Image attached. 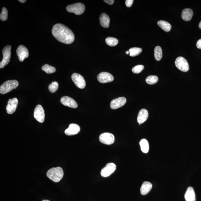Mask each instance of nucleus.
I'll list each match as a JSON object with an SVG mask.
<instances>
[{
  "instance_id": "7c9ffc66",
  "label": "nucleus",
  "mask_w": 201,
  "mask_h": 201,
  "mask_svg": "<svg viewBox=\"0 0 201 201\" xmlns=\"http://www.w3.org/2000/svg\"><path fill=\"white\" fill-rule=\"evenodd\" d=\"M144 68V67L142 65H137L132 68V72L134 74H139L143 70Z\"/></svg>"
},
{
  "instance_id": "9b49d317",
  "label": "nucleus",
  "mask_w": 201,
  "mask_h": 201,
  "mask_svg": "<svg viewBox=\"0 0 201 201\" xmlns=\"http://www.w3.org/2000/svg\"><path fill=\"white\" fill-rule=\"evenodd\" d=\"M17 55L20 62L23 61L25 58L29 56V52L28 49L23 45H20L16 51Z\"/></svg>"
},
{
  "instance_id": "aec40b11",
  "label": "nucleus",
  "mask_w": 201,
  "mask_h": 201,
  "mask_svg": "<svg viewBox=\"0 0 201 201\" xmlns=\"http://www.w3.org/2000/svg\"><path fill=\"white\" fill-rule=\"evenodd\" d=\"M193 16V11L191 9L186 8L182 11L181 17L184 21H188L191 20Z\"/></svg>"
},
{
  "instance_id": "cd10ccee",
  "label": "nucleus",
  "mask_w": 201,
  "mask_h": 201,
  "mask_svg": "<svg viewBox=\"0 0 201 201\" xmlns=\"http://www.w3.org/2000/svg\"><path fill=\"white\" fill-rule=\"evenodd\" d=\"M158 77L155 75L149 76L146 79V82L149 85L155 84L158 82Z\"/></svg>"
},
{
  "instance_id": "c85d7f7f",
  "label": "nucleus",
  "mask_w": 201,
  "mask_h": 201,
  "mask_svg": "<svg viewBox=\"0 0 201 201\" xmlns=\"http://www.w3.org/2000/svg\"><path fill=\"white\" fill-rule=\"evenodd\" d=\"M59 88V84L57 82H53L49 85L48 89L50 92L54 93Z\"/></svg>"
},
{
  "instance_id": "2f4dec72",
  "label": "nucleus",
  "mask_w": 201,
  "mask_h": 201,
  "mask_svg": "<svg viewBox=\"0 0 201 201\" xmlns=\"http://www.w3.org/2000/svg\"><path fill=\"white\" fill-rule=\"evenodd\" d=\"M133 1H134L133 0H126L125 1L126 6L127 7H131L132 6Z\"/></svg>"
},
{
  "instance_id": "393cba45",
  "label": "nucleus",
  "mask_w": 201,
  "mask_h": 201,
  "mask_svg": "<svg viewBox=\"0 0 201 201\" xmlns=\"http://www.w3.org/2000/svg\"><path fill=\"white\" fill-rule=\"evenodd\" d=\"M42 70L47 74H51L56 71L55 67L51 66L48 64H45L42 67Z\"/></svg>"
},
{
  "instance_id": "c9c22d12",
  "label": "nucleus",
  "mask_w": 201,
  "mask_h": 201,
  "mask_svg": "<svg viewBox=\"0 0 201 201\" xmlns=\"http://www.w3.org/2000/svg\"><path fill=\"white\" fill-rule=\"evenodd\" d=\"M199 28H200L201 29V21L200 22V23H199Z\"/></svg>"
},
{
  "instance_id": "6e6552de",
  "label": "nucleus",
  "mask_w": 201,
  "mask_h": 201,
  "mask_svg": "<svg viewBox=\"0 0 201 201\" xmlns=\"http://www.w3.org/2000/svg\"><path fill=\"white\" fill-rule=\"evenodd\" d=\"M34 118L39 122L42 123L45 121V113L43 108L40 105L35 107L34 113Z\"/></svg>"
},
{
  "instance_id": "473e14b6",
  "label": "nucleus",
  "mask_w": 201,
  "mask_h": 201,
  "mask_svg": "<svg viewBox=\"0 0 201 201\" xmlns=\"http://www.w3.org/2000/svg\"><path fill=\"white\" fill-rule=\"evenodd\" d=\"M104 1L107 4L111 5L114 3V0H104Z\"/></svg>"
},
{
  "instance_id": "20e7f679",
  "label": "nucleus",
  "mask_w": 201,
  "mask_h": 201,
  "mask_svg": "<svg viewBox=\"0 0 201 201\" xmlns=\"http://www.w3.org/2000/svg\"><path fill=\"white\" fill-rule=\"evenodd\" d=\"M85 5L81 3L69 5L66 7L67 12L70 13H74L77 15L82 14L85 11Z\"/></svg>"
},
{
  "instance_id": "412c9836",
  "label": "nucleus",
  "mask_w": 201,
  "mask_h": 201,
  "mask_svg": "<svg viewBox=\"0 0 201 201\" xmlns=\"http://www.w3.org/2000/svg\"><path fill=\"white\" fill-rule=\"evenodd\" d=\"M153 185L151 182L145 181L142 184L141 188V192L142 195H145L149 193L151 190Z\"/></svg>"
},
{
  "instance_id": "2eb2a0df",
  "label": "nucleus",
  "mask_w": 201,
  "mask_h": 201,
  "mask_svg": "<svg viewBox=\"0 0 201 201\" xmlns=\"http://www.w3.org/2000/svg\"><path fill=\"white\" fill-rule=\"evenodd\" d=\"M61 102L63 105L67 107L76 109L77 107V104L75 101L72 98L67 96L63 97L61 99Z\"/></svg>"
},
{
  "instance_id": "ddd939ff",
  "label": "nucleus",
  "mask_w": 201,
  "mask_h": 201,
  "mask_svg": "<svg viewBox=\"0 0 201 201\" xmlns=\"http://www.w3.org/2000/svg\"><path fill=\"white\" fill-rule=\"evenodd\" d=\"M18 104V99L16 98L10 99L8 101V105L6 106L7 112L9 114H13L16 110Z\"/></svg>"
},
{
  "instance_id": "dca6fc26",
  "label": "nucleus",
  "mask_w": 201,
  "mask_h": 201,
  "mask_svg": "<svg viewBox=\"0 0 201 201\" xmlns=\"http://www.w3.org/2000/svg\"><path fill=\"white\" fill-rule=\"evenodd\" d=\"M80 131V127L76 124H71L69 125V127L65 130V134L68 136H72L77 134Z\"/></svg>"
},
{
  "instance_id": "f03ea898",
  "label": "nucleus",
  "mask_w": 201,
  "mask_h": 201,
  "mask_svg": "<svg viewBox=\"0 0 201 201\" xmlns=\"http://www.w3.org/2000/svg\"><path fill=\"white\" fill-rule=\"evenodd\" d=\"M47 175L49 178L53 181L59 182L63 178V170L62 168L59 167L51 168L47 171Z\"/></svg>"
},
{
  "instance_id": "1a4fd4ad",
  "label": "nucleus",
  "mask_w": 201,
  "mask_h": 201,
  "mask_svg": "<svg viewBox=\"0 0 201 201\" xmlns=\"http://www.w3.org/2000/svg\"><path fill=\"white\" fill-rule=\"evenodd\" d=\"M99 140L103 144L110 145L114 143L115 138L114 135L112 133H104L99 136Z\"/></svg>"
},
{
  "instance_id": "72a5a7b5",
  "label": "nucleus",
  "mask_w": 201,
  "mask_h": 201,
  "mask_svg": "<svg viewBox=\"0 0 201 201\" xmlns=\"http://www.w3.org/2000/svg\"><path fill=\"white\" fill-rule=\"evenodd\" d=\"M196 46L197 48L201 49V39L197 41L196 44Z\"/></svg>"
},
{
  "instance_id": "4468645a",
  "label": "nucleus",
  "mask_w": 201,
  "mask_h": 201,
  "mask_svg": "<svg viewBox=\"0 0 201 201\" xmlns=\"http://www.w3.org/2000/svg\"><path fill=\"white\" fill-rule=\"evenodd\" d=\"M126 99L124 97H120L114 99L111 101L110 107L112 109H117L122 107L126 104Z\"/></svg>"
},
{
  "instance_id": "f704fd0d",
  "label": "nucleus",
  "mask_w": 201,
  "mask_h": 201,
  "mask_svg": "<svg viewBox=\"0 0 201 201\" xmlns=\"http://www.w3.org/2000/svg\"><path fill=\"white\" fill-rule=\"evenodd\" d=\"M18 1H19L20 2H21L22 3H24L26 1V0H19Z\"/></svg>"
},
{
  "instance_id": "4be33fe9",
  "label": "nucleus",
  "mask_w": 201,
  "mask_h": 201,
  "mask_svg": "<svg viewBox=\"0 0 201 201\" xmlns=\"http://www.w3.org/2000/svg\"><path fill=\"white\" fill-rule=\"evenodd\" d=\"M157 23L160 27L165 32H169L171 30V25L167 21L160 20V21H158Z\"/></svg>"
},
{
  "instance_id": "e433bc0d",
  "label": "nucleus",
  "mask_w": 201,
  "mask_h": 201,
  "mask_svg": "<svg viewBox=\"0 0 201 201\" xmlns=\"http://www.w3.org/2000/svg\"><path fill=\"white\" fill-rule=\"evenodd\" d=\"M129 53H129V51H127V52H126V53L127 54H129Z\"/></svg>"
},
{
  "instance_id": "0eeeda50",
  "label": "nucleus",
  "mask_w": 201,
  "mask_h": 201,
  "mask_svg": "<svg viewBox=\"0 0 201 201\" xmlns=\"http://www.w3.org/2000/svg\"><path fill=\"white\" fill-rule=\"evenodd\" d=\"M71 78L73 81L79 88H85L86 82L85 79L82 75L74 73L72 74Z\"/></svg>"
},
{
  "instance_id": "f3484780",
  "label": "nucleus",
  "mask_w": 201,
  "mask_h": 201,
  "mask_svg": "<svg viewBox=\"0 0 201 201\" xmlns=\"http://www.w3.org/2000/svg\"><path fill=\"white\" fill-rule=\"evenodd\" d=\"M149 114L147 110L142 109L140 111L138 116L137 121L140 125L144 123L147 120Z\"/></svg>"
},
{
  "instance_id": "f257e3e1",
  "label": "nucleus",
  "mask_w": 201,
  "mask_h": 201,
  "mask_svg": "<svg viewBox=\"0 0 201 201\" xmlns=\"http://www.w3.org/2000/svg\"><path fill=\"white\" fill-rule=\"evenodd\" d=\"M52 33L58 41L65 44H71L75 40L73 32L68 27L61 23H57L54 25Z\"/></svg>"
},
{
  "instance_id": "b1692460",
  "label": "nucleus",
  "mask_w": 201,
  "mask_h": 201,
  "mask_svg": "<svg viewBox=\"0 0 201 201\" xmlns=\"http://www.w3.org/2000/svg\"><path fill=\"white\" fill-rule=\"evenodd\" d=\"M154 56L155 59L160 61L163 56V52L161 47L157 46L155 47L154 50Z\"/></svg>"
},
{
  "instance_id": "c756f323",
  "label": "nucleus",
  "mask_w": 201,
  "mask_h": 201,
  "mask_svg": "<svg viewBox=\"0 0 201 201\" xmlns=\"http://www.w3.org/2000/svg\"><path fill=\"white\" fill-rule=\"evenodd\" d=\"M8 11L6 8L3 7L0 15V19L2 21H5L8 19Z\"/></svg>"
},
{
  "instance_id": "5701e85b",
  "label": "nucleus",
  "mask_w": 201,
  "mask_h": 201,
  "mask_svg": "<svg viewBox=\"0 0 201 201\" xmlns=\"http://www.w3.org/2000/svg\"><path fill=\"white\" fill-rule=\"evenodd\" d=\"M139 144L142 151L144 153H147L149 148V144L147 140L143 138L140 141Z\"/></svg>"
},
{
  "instance_id": "9d476101",
  "label": "nucleus",
  "mask_w": 201,
  "mask_h": 201,
  "mask_svg": "<svg viewBox=\"0 0 201 201\" xmlns=\"http://www.w3.org/2000/svg\"><path fill=\"white\" fill-rule=\"evenodd\" d=\"M116 169V166L114 163H109L107 164L106 166L102 168L101 170V176L104 177H107L114 173Z\"/></svg>"
},
{
  "instance_id": "a211bd4d",
  "label": "nucleus",
  "mask_w": 201,
  "mask_h": 201,
  "mask_svg": "<svg viewBox=\"0 0 201 201\" xmlns=\"http://www.w3.org/2000/svg\"><path fill=\"white\" fill-rule=\"evenodd\" d=\"M186 201H195L196 196L195 191L192 187H189L185 192V196Z\"/></svg>"
},
{
  "instance_id": "7ed1b4c3",
  "label": "nucleus",
  "mask_w": 201,
  "mask_h": 201,
  "mask_svg": "<svg viewBox=\"0 0 201 201\" xmlns=\"http://www.w3.org/2000/svg\"><path fill=\"white\" fill-rule=\"evenodd\" d=\"M19 82L16 80H8L5 82L0 87V93L5 94L16 88Z\"/></svg>"
},
{
  "instance_id": "f8f14e48",
  "label": "nucleus",
  "mask_w": 201,
  "mask_h": 201,
  "mask_svg": "<svg viewBox=\"0 0 201 201\" xmlns=\"http://www.w3.org/2000/svg\"><path fill=\"white\" fill-rule=\"evenodd\" d=\"M97 78L99 82L101 83L110 82L114 80V77L109 73L101 72L98 75Z\"/></svg>"
},
{
  "instance_id": "423d86ee",
  "label": "nucleus",
  "mask_w": 201,
  "mask_h": 201,
  "mask_svg": "<svg viewBox=\"0 0 201 201\" xmlns=\"http://www.w3.org/2000/svg\"><path fill=\"white\" fill-rule=\"evenodd\" d=\"M175 65L177 68L182 72H187L189 70V66L188 62L183 57H177L175 61Z\"/></svg>"
},
{
  "instance_id": "39448f33",
  "label": "nucleus",
  "mask_w": 201,
  "mask_h": 201,
  "mask_svg": "<svg viewBox=\"0 0 201 201\" xmlns=\"http://www.w3.org/2000/svg\"><path fill=\"white\" fill-rule=\"evenodd\" d=\"M11 45H7L4 47L2 50L3 57L2 60L0 63V68H3L9 63L11 57Z\"/></svg>"
},
{
  "instance_id": "4c0bfd02",
  "label": "nucleus",
  "mask_w": 201,
  "mask_h": 201,
  "mask_svg": "<svg viewBox=\"0 0 201 201\" xmlns=\"http://www.w3.org/2000/svg\"><path fill=\"white\" fill-rule=\"evenodd\" d=\"M43 201H50L49 200H43Z\"/></svg>"
},
{
  "instance_id": "a878e982",
  "label": "nucleus",
  "mask_w": 201,
  "mask_h": 201,
  "mask_svg": "<svg viewBox=\"0 0 201 201\" xmlns=\"http://www.w3.org/2000/svg\"><path fill=\"white\" fill-rule=\"evenodd\" d=\"M106 44L110 46H115L118 45L119 41L117 39L112 37H109L106 38Z\"/></svg>"
},
{
  "instance_id": "bb28decb",
  "label": "nucleus",
  "mask_w": 201,
  "mask_h": 201,
  "mask_svg": "<svg viewBox=\"0 0 201 201\" xmlns=\"http://www.w3.org/2000/svg\"><path fill=\"white\" fill-rule=\"evenodd\" d=\"M142 49L141 48L138 47H133L129 50L130 56L131 57L137 56L141 53Z\"/></svg>"
},
{
  "instance_id": "6ab92c4d",
  "label": "nucleus",
  "mask_w": 201,
  "mask_h": 201,
  "mask_svg": "<svg viewBox=\"0 0 201 201\" xmlns=\"http://www.w3.org/2000/svg\"><path fill=\"white\" fill-rule=\"evenodd\" d=\"M100 24L103 27L108 28L109 27L110 18L106 13H102L99 17Z\"/></svg>"
}]
</instances>
